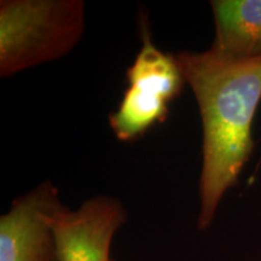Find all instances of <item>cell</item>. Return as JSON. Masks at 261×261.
<instances>
[{
	"label": "cell",
	"instance_id": "1",
	"mask_svg": "<svg viewBox=\"0 0 261 261\" xmlns=\"http://www.w3.org/2000/svg\"><path fill=\"white\" fill-rule=\"evenodd\" d=\"M177 61L202 120L197 228L204 231L253 154L252 127L261 102V57L231 60L208 50L180 52Z\"/></svg>",
	"mask_w": 261,
	"mask_h": 261
},
{
	"label": "cell",
	"instance_id": "2",
	"mask_svg": "<svg viewBox=\"0 0 261 261\" xmlns=\"http://www.w3.org/2000/svg\"><path fill=\"white\" fill-rule=\"evenodd\" d=\"M85 31L83 0L0 2V76L60 60Z\"/></svg>",
	"mask_w": 261,
	"mask_h": 261
},
{
	"label": "cell",
	"instance_id": "3",
	"mask_svg": "<svg viewBox=\"0 0 261 261\" xmlns=\"http://www.w3.org/2000/svg\"><path fill=\"white\" fill-rule=\"evenodd\" d=\"M142 48L126 71L128 86L119 108L110 114V128L121 142H135L166 121L169 106L180 96L185 81L177 56L155 46L148 23L142 22Z\"/></svg>",
	"mask_w": 261,
	"mask_h": 261
},
{
	"label": "cell",
	"instance_id": "4",
	"mask_svg": "<svg viewBox=\"0 0 261 261\" xmlns=\"http://www.w3.org/2000/svg\"><path fill=\"white\" fill-rule=\"evenodd\" d=\"M63 205L51 181L12 201L0 217V261H58L51 219Z\"/></svg>",
	"mask_w": 261,
	"mask_h": 261
},
{
	"label": "cell",
	"instance_id": "5",
	"mask_svg": "<svg viewBox=\"0 0 261 261\" xmlns=\"http://www.w3.org/2000/svg\"><path fill=\"white\" fill-rule=\"evenodd\" d=\"M126 220L122 202L112 196L89 198L75 211L63 205L51 219L58 261H113V238Z\"/></svg>",
	"mask_w": 261,
	"mask_h": 261
},
{
	"label": "cell",
	"instance_id": "6",
	"mask_svg": "<svg viewBox=\"0 0 261 261\" xmlns=\"http://www.w3.org/2000/svg\"><path fill=\"white\" fill-rule=\"evenodd\" d=\"M215 38L210 51L231 60L261 57V0H213Z\"/></svg>",
	"mask_w": 261,
	"mask_h": 261
},
{
	"label": "cell",
	"instance_id": "7",
	"mask_svg": "<svg viewBox=\"0 0 261 261\" xmlns=\"http://www.w3.org/2000/svg\"><path fill=\"white\" fill-rule=\"evenodd\" d=\"M113 261H114V260H113Z\"/></svg>",
	"mask_w": 261,
	"mask_h": 261
}]
</instances>
